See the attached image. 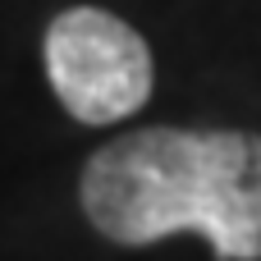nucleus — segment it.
Listing matches in <instances>:
<instances>
[{"label": "nucleus", "mask_w": 261, "mask_h": 261, "mask_svg": "<svg viewBox=\"0 0 261 261\" xmlns=\"http://www.w3.org/2000/svg\"><path fill=\"white\" fill-rule=\"evenodd\" d=\"M78 202L119 248L202 234L220 261H261V133L133 128L87 156Z\"/></svg>", "instance_id": "nucleus-1"}, {"label": "nucleus", "mask_w": 261, "mask_h": 261, "mask_svg": "<svg viewBox=\"0 0 261 261\" xmlns=\"http://www.w3.org/2000/svg\"><path fill=\"white\" fill-rule=\"evenodd\" d=\"M41 60L55 101L92 128L138 115L156 87L147 37L96 5L60 9L46 28Z\"/></svg>", "instance_id": "nucleus-2"}]
</instances>
